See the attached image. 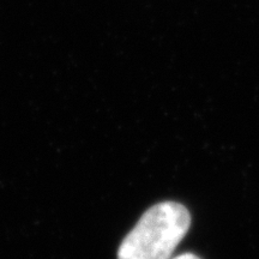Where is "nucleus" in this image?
Here are the masks:
<instances>
[{
  "instance_id": "f257e3e1",
  "label": "nucleus",
  "mask_w": 259,
  "mask_h": 259,
  "mask_svg": "<svg viewBox=\"0 0 259 259\" xmlns=\"http://www.w3.org/2000/svg\"><path fill=\"white\" fill-rule=\"evenodd\" d=\"M191 226L186 206L161 202L149 208L125 236L118 259H170Z\"/></svg>"
},
{
  "instance_id": "f03ea898",
  "label": "nucleus",
  "mask_w": 259,
  "mask_h": 259,
  "mask_svg": "<svg viewBox=\"0 0 259 259\" xmlns=\"http://www.w3.org/2000/svg\"><path fill=\"white\" fill-rule=\"evenodd\" d=\"M173 259H202V258H199L198 255H196V254H193V253H190V252H187V253L180 254V255H178V257L173 258Z\"/></svg>"
}]
</instances>
